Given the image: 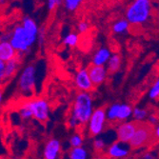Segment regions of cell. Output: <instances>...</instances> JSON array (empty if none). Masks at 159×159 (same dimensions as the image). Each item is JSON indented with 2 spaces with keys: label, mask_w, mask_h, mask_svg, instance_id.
I'll list each match as a JSON object with an SVG mask.
<instances>
[{
  "label": "cell",
  "mask_w": 159,
  "mask_h": 159,
  "mask_svg": "<svg viewBox=\"0 0 159 159\" xmlns=\"http://www.w3.org/2000/svg\"><path fill=\"white\" fill-rule=\"evenodd\" d=\"M75 84L76 86V88L82 92V93H90L93 86L91 82L88 70L87 69H80L75 77Z\"/></svg>",
  "instance_id": "12"
},
{
  "label": "cell",
  "mask_w": 159,
  "mask_h": 159,
  "mask_svg": "<svg viewBox=\"0 0 159 159\" xmlns=\"http://www.w3.org/2000/svg\"><path fill=\"white\" fill-rule=\"evenodd\" d=\"M61 142L56 138L49 139L43 150V158L44 159H58L61 154Z\"/></svg>",
  "instance_id": "11"
},
{
  "label": "cell",
  "mask_w": 159,
  "mask_h": 159,
  "mask_svg": "<svg viewBox=\"0 0 159 159\" xmlns=\"http://www.w3.org/2000/svg\"><path fill=\"white\" fill-rule=\"evenodd\" d=\"M77 29H78V32L80 34H85L89 30V24L87 22H85V21H81V22H79V24L77 26Z\"/></svg>",
  "instance_id": "29"
},
{
  "label": "cell",
  "mask_w": 159,
  "mask_h": 159,
  "mask_svg": "<svg viewBox=\"0 0 159 159\" xmlns=\"http://www.w3.org/2000/svg\"><path fill=\"white\" fill-rule=\"evenodd\" d=\"M19 114L22 117V119H24V120H28V119L33 118V113H32L31 110L29 109L24 103L21 105V107L19 109Z\"/></svg>",
  "instance_id": "27"
},
{
  "label": "cell",
  "mask_w": 159,
  "mask_h": 159,
  "mask_svg": "<svg viewBox=\"0 0 159 159\" xmlns=\"http://www.w3.org/2000/svg\"><path fill=\"white\" fill-rule=\"evenodd\" d=\"M63 2L61 1V0H49L47 5H48V10L49 11H53L55 10L57 7H58L59 5H61Z\"/></svg>",
  "instance_id": "28"
},
{
  "label": "cell",
  "mask_w": 159,
  "mask_h": 159,
  "mask_svg": "<svg viewBox=\"0 0 159 159\" xmlns=\"http://www.w3.org/2000/svg\"><path fill=\"white\" fill-rule=\"evenodd\" d=\"M92 159H109L106 155H105V153H97L94 157H93Z\"/></svg>",
  "instance_id": "35"
},
{
  "label": "cell",
  "mask_w": 159,
  "mask_h": 159,
  "mask_svg": "<svg viewBox=\"0 0 159 159\" xmlns=\"http://www.w3.org/2000/svg\"><path fill=\"white\" fill-rule=\"evenodd\" d=\"M69 143L71 148H79L83 146V143H84V138L82 136L81 134L79 133H75L73 135L70 136Z\"/></svg>",
  "instance_id": "23"
},
{
  "label": "cell",
  "mask_w": 159,
  "mask_h": 159,
  "mask_svg": "<svg viewBox=\"0 0 159 159\" xmlns=\"http://www.w3.org/2000/svg\"><path fill=\"white\" fill-rule=\"evenodd\" d=\"M152 5L150 0H134L129 4L125 12V19L129 25H142L152 16Z\"/></svg>",
  "instance_id": "2"
},
{
  "label": "cell",
  "mask_w": 159,
  "mask_h": 159,
  "mask_svg": "<svg viewBox=\"0 0 159 159\" xmlns=\"http://www.w3.org/2000/svg\"><path fill=\"white\" fill-rule=\"evenodd\" d=\"M93 149L97 153L104 152L106 149V141L101 137H96L93 141Z\"/></svg>",
  "instance_id": "25"
},
{
  "label": "cell",
  "mask_w": 159,
  "mask_h": 159,
  "mask_svg": "<svg viewBox=\"0 0 159 159\" xmlns=\"http://www.w3.org/2000/svg\"><path fill=\"white\" fill-rule=\"evenodd\" d=\"M19 67V59L14 58L5 63V70H4V77L5 79H9L11 76L16 75V70Z\"/></svg>",
  "instance_id": "17"
},
{
  "label": "cell",
  "mask_w": 159,
  "mask_h": 159,
  "mask_svg": "<svg viewBox=\"0 0 159 159\" xmlns=\"http://www.w3.org/2000/svg\"><path fill=\"white\" fill-rule=\"evenodd\" d=\"M138 123L139 122H135L134 120L133 121H125V122L120 123L116 127L117 141L129 144V142L131 141V139L133 138V136L136 131Z\"/></svg>",
  "instance_id": "8"
},
{
  "label": "cell",
  "mask_w": 159,
  "mask_h": 159,
  "mask_svg": "<svg viewBox=\"0 0 159 159\" xmlns=\"http://www.w3.org/2000/svg\"><path fill=\"white\" fill-rule=\"evenodd\" d=\"M16 58V52L9 41H0V60L4 63Z\"/></svg>",
  "instance_id": "14"
},
{
  "label": "cell",
  "mask_w": 159,
  "mask_h": 159,
  "mask_svg": "<svg viewBox=\"0 0 159 159\" xmlns=\"http://www.w3.org/2000/svg\"><path fill=\"white\" fill-rule=\"evenodd\" d=\"M119 105H120V103H113L110 107L106 108L107 121H111V122L116 121V116H117V111H118Z\"/></svg>",
  "instance_id": "21"
},
{
  "label": "cell",
  "mask_w": 159,
  "mask_h": 159,
  "mask_svg": "<svg viewBox=\"0 0 159 159\" xmlns=\"http://www.w3.org/2000/svg\"><path fill=\"white\" fill-rule=\"evenodd\" d=\"M11 159H27L25 157H14V158H11Z\"/></svg>",
  "instance_id": "37"
},
{
  "label": "cell",
  "mask_w": 159,
  "mask_h": 159,
  "mask_svg": "<svg viewBox=\"0 0 159 159\" xmlns=\"http://www.w3.org/2000/svg\"><path fill=\"white\" fill-rule=\"evenodd\" d=\"M36 82V68L31 64L25 67L18 79V89L24 94H31L34 92Z\"/></svg>",
  "instance_id": "7"
},
{
  "label": "cell",
  "mask_w": 159,
  "mask_h": 159,
  "mask_svg": "<svg viewBox=\"0 0 159 159\" xmlns=\"http://www.w3.org/2000/svg\"><path fill=\"white\" fill-rule=\"evenodd\" d=\"M39 28L36 22L30 16H25L20 25H17L10 34L9 42L16 52V58L24 56L30 52L37 40Z\"/></svg>",
  "instance_id": "1"
},
{
  "label": "cell",
  "mask_w": 159,
  "mask_h": 159,
  "mask_svg": "<svg viewBox=\"0 0 159 159\" xmlns=\"http://www.w3.org/2000/svg\"><path fill=\"white\" fill-rule=\"evenodd\" d=\"M79 43V35L75 33H70L68 34L64 39H63V44L68 47H75Z\"/></svg>",
  "instance_id": "22"
},
{
  "label": "cell",
  "mask_w": 159,
  "mask_h": 159,
  "mask_svg": "<svg viewBox=\"0 0 159 159\" xmlns=\"http://www.w3.org/2000/svg\"><path fill=\"white\" fill-rule=\"evenodd\" d=\"M148 124H150L151 126H152V127H155V126H157V123H158V117L156 116L155 114H150V115H148Z\"/></svg>",
  "instance_id": "30"
},
{
  "label": "cell",
  "mask_w": 159,
  "mask_h": 159,
  "mask_svg": "<svg viewBox=\"0 0 159 159\" xmlns=\"http://www.w3.org/2000/svg\"><path fill=\"white\" fill-rule=\"evenodd\" d=\"M93 111V97L90 93H78L75 98L70 116H73L80 126L88 123Z\"/></svg>",
  "instance_id": "3"
},
{
  "label": "cell",
  "mask_w": 159,
  "mask_h": 159,
  "mask_svg": "<svg viewBox=\"0 0 159 159\" xmlns=\"http://www.w3.org/2000/svg\"><path fill=\"white\" fill-rule=\"evenodd\" d=\"M129 28V22L125 19H119L116 22H114L112 25V32L116 34H122L124 33H126Z\"/></svg>",
  "instance_id": "19"
},
{
  "label": "cell",
  "mask_w": 159,
  "mask_h": 159,
  "mask_svg": "<svg viewBox=\"0 0 159 159\" xmlns=\"http://www.w3.org/2000/svg\"><path fill=\"white\" fill-rule=\"evenodd\" d=\"M24 104L31 110L33 117L41 123H45L50 117V105L45 99L36 97L25 101Z\"/></svg>",
  "instance_id": "6"
},
{
  "label": "cell",
  "mask_w": 159,
  "mask_h": 159,
  "mask_svg": "<svg viewBox=\"0 0 159 159\" xmlns=\"http://www.w3.org/2000/svg\"><path fill=\"white\" fill-rule=\"evenodd\" d=\"M88 74L91 79V82L93 87H98L102 85L108 76V71L104 66H93L90 65L88 68Z\"/></svg>",
  "instance_id": "10"
},
{
  "label": "cell",
  "mask_w": 159,
  "mask_h": 159,
  "mask_svg": "<svg viewBox=\"0 0 159 159\" xmlns=\"http://www.w3.org/2000/svg\"><path fill=\"white\" fill-rule=\"evenodd\" d=\"M37 39H38V42H39V46H42V44L44 43V40H45V30H44V28H43V27L41 29H39Z\"/></svg>",
  "instance_id": "31"
},
{
  "label": "cell",
  "mask_w": 159,
  "mask_h": 159,
  "mask_svg": "<svg viewBox=\"0 0 159 159\" xmlns=\"http://www.w3.org/2000/svg\"><path fill=\"white\" fill-rule=\"evenodd\" d=\"M131 151L132 149L129 144L115 141L106 149L105 155L109 159H126L131 153Z\"/></svg>",
  "instance_id": "9"
},
{
  "label": "cell",
  "mask_w": 159,
  "mask_h": 159,
  "mask_svg": "<svg viewBox=\"0 0 159 159\" xmlns=\"http://www.w3.org/2000/svg\"><path fill=\"white\" fill-rule=\"evenodd\" d=\"M154 141L153 127L147 122H139L133 138L129 142V146L132 150H137L149 146Z\"/></svg>",
  "instance_id": "4"
},
{
  "label": "cell",
  "mask_w": 159,
  "mask_h": 159,
  "mask_svg": "<svg viewBox=\"0 0 159 159\" xmlns=\"http://www.w3.org/2000/svg\"><path fill=\"white\" fill-rule=\"evenodd\" d=\"M87 124H88V133L90 136L97 137L102 134L107 125L106 107H99L93 110Z\"/></svg>",
  "instance_id": "5"
},
{
  "label": "cell",
  "mask_w": 159,
  "mask_h": 159,
  "mask_svg": "<svg viewBox=\"0 0 159 159\" xmlns=\"http://www.w3.org/2000/svg\"><path fill=\"white\" fill-rule=\"evenodd\" d=\"M2 99H3V93H2V90L0 89V104L2 103Z\"/></svg>",
  "instance_id": "36"
},
{
  "label": "cell",
  "mask_w": 159,
  "mask_h": 159,
  "mask_svg": "<svg viewBox=\"0 0 159 159\" xmlns=\"http://www.w3.org/2000/svg\"><path fill=\"white\" fill-rule=\"evenodd\" d=\"M111 55V52L108 48H105V47L99 48L93 56L92 65H93V66H104L105 67V65L107 64V62L110 59Z\"/></svg>",
  "instance_id": "13"
},
{
  "label": "cell",
  "mask_w": 159,
  "mask_h": 159,
  "mask_svg": "<svg viewBox=\"0 0 159 159\" xmlns=\"http://www.w3.org/2000/svg\"><path fill=\"white\" fill-rule=\"evenodd\" d=\"M122 64V58L118 53H113L111 55L109 61L107 62V71L108 74H115L121 68Z\"/></svg>",
  "instance_id": "15"
},
{
  "label": "cell",
  "mask_w": 159,
  "mask_h": 159,
  "mask_svg": "<svg viewBox=\"0 0 159 159\" xmlns=\"http://www.w3.org/2000/svg\"><path fill=\"white\" fill-rule=\"evenodd\" d=\"M153 135H154L155 139H158V137H159V126L158 125L153 127Z\"/></svg>",
  "instance_id": "34"
},
{
  "label": "cell",
  "mask_w": 159,
  "mask_h": 159,
  "mask_svg": "<svg viewBox=\"0 0 159 159\" xmlns=\"http://www.w3.org/2000/svg\"><path fill=\"white\" fill-rule=\"evenodd\" d=\"M159 96V80L157 79L149 91V97L152 100H156Z\"/></svg>",
  "instance_id": "26"
},
{
  "label": "cell",
  "mask_w": 159,
  "mask_h": 159,
  "mask_svg": "<svg viewBox=\"0 0 159 159\" xmlns=\"http://www.w3.org/2000/svg\"><path fill=\"white\" fill-rule=\"evenodd\" d=\"M149 115V111L147 109H143L139 107H135L133 109V114L132 116L134 117V121L135 122H145V120Z\"/></svg>",
  "instance_id": "20"
},
{
  "label": "cell",
  "mask_w": 159,
  "mask_h": 159,
  "mask_svg": "<svg viewBox=\"0 0 159 159\" xmlns=\"http://www.w3.org/2000/svg\"><path fill=\"white\" fill-rule=\"evenodd\" d=\"M142 159H155V155L151 152H147L142 155Z\"/></svg>",
  "instance_id": "33"
},
{
  "label": "cell",
  "mask_w": 159,
  "mask_h": 159,
  "mask_svg": "<svg viewBox=\"0 0 159 159\" xmlns=\"http://www.w3.org/2000/svg\"><path fill=\"white\" fill-rule=\"evenodd\" d=\"M133 114V108L131 105L129 104H120L117 111V116H116V121L118 122H125L128 120Z\"/></svg>",
  "instance_id": "16"
},
{
  "label": "cell",
  "mask_w": 159,
  "mask_h": 159,
  "mask_svg": "<svg viewBox=\"0 0 159 159\" xmlns=\"http://www.w3.org/2000/svg\"><path fill=\"white\" fill-rule=\"evenodd\" d=\"M4 70H5V63L0 60V81L5 79L4 77Z\"/></svg>",
  "instance_id": "32"
},
{
  "label": "cell",
  "mask_w": 159,
  "mask_h": 159,
  "mask_svg": "<svg viewBox=\"0 0 159 159\" xmlns=\"http://www.w3.org/2000/svg\"><path fill=\"white\" fill-rule=\"evenodd\" d=\"M88 151L83 147L71 148L69 151V159H88Z\"/></svg>",
  "instance_id": "18"
},
{
  "label": "cell",
  "mask_w": 159,
  "mask_h": 159,
  "mask_svg": "<svg viewBox=\"0 0 159 159\" xmlns=\"http://www.w3.org/2000/svg\"><path fill=\"white\" fill-rule=\"evenodd\" d=\"M82 3V0H66L64 1V7L69 11H75L80 7Z\"/></svg>",
  "instance_id": "24"
}]
</instances>
